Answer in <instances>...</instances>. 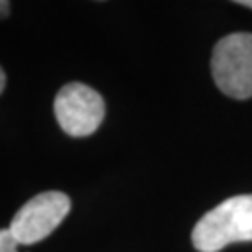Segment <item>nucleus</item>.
Here are the masks:
<instances>
[{
	"label": "nucleus",
	"instance_id": "obj_7",
	"mask_svg": "<svg viewBox=\"0 0 252 252\" xmlns=\"http://www.w3.org/2000/svg\"><path fill=\"white\" fill-rule=\"evenodd\" d=\"M4 86H6V73H4V69L0 67V94H2V90H4Z\"/></svg>",
	"mask_w": 252,
	"mask_h": 252
},
{
	"label": "nucleus",
	"instance_id": "obj_4",
	"mask_svg": "<svg viewBox=\"0 0 252 252\" xmlns=\"http://www.w3.org/2000/svg\"><path fill=\"white\" fill-rule=\"evenodd\" d=\"M54 116L63 133L69 136H88L103 124L105 101L90 86L69 82L54 99Z\"/></svg>",
	"mask_w": 252,
	"mask_h": 252
},
{
	"label": "nucleus",
	"instance_id": "obj_2",
	"mask_svg": "<svg viewBox=\"0 0 252 252\" xmlns=\"http://www.w3.org/2000/svg\"><path fill=\"white\" fill-rule=\"evenodd\" d=\"M217 88L234 97H252V34L237 32L217 41L211 56Z\"/></svg>",
	"mask_w": 252,
	"mask_h": 252
},
{
	"label": "nucleus",
	"instance_id": "obj_3",
	"mask_svg": "<svg viewBox=\"0 0 252 252\" xmlns=\"http://www.w3.org/2000/svg\"><path fill=\"white\" fill-rule=\"evenodd\" d=\"M71 209V200L65 192L47 190L28 200L11 219L9 232L19 245H34L43 241L60 226Z\"/></svg>",
	"mask_w": 252,
	"mask_h": 252
},
{
	"label": "nucleus",
	"instance_id": "obj_6",
	"mask_svg": "<svg viewBox=\"0 0 252 252\" xmlns=\"http://www.w3.org/2000/svg\"><path fill=\"white\" fill-rule=\"evenodd\" d=\"M9 15V0H0V19Z\"/></svg>",
	"mask_w": 252,
	"mask_h": 252
},
{
	"label": "nucleus",
	"instance_id": "obj_1",
	"mask_svg": "<svg viewBox=\"0 0 252 252\" xmlns=\"http://www.w3.org/2000/svg\"><path fill=\"white\" fill-rule=\"evenodd\" d=\"M243 241H252V194L220 202L192 230V245L200 252H219L228 245Z\"/></svg>",
	"mask_w": 252,
	"mask_h": 252
},
{
	"label": "nucleus",
	"instance_id": "obj_5",
	"mask_svg": "<svg viewBox=\"0 0 252 252\" xmlns=\"http://www.w3.org/2000/svg\"><path fill=\"white\" fill-rule=\"evenodd\" d=\"M17 239L9 232V228L0 230V252H17Z\"/></svg>",
	"mask_w": 252,
	"mask_h": 252
},
{
	"label": "nucleus",
	"instance_id": "obj_8",
	"mask_svg": "<svg viewBox=\"0 0 252 252\" xmlns=\"http://www.w3.org/2000/svg\"><path fill=\"white\" fill-rule=\"evenodd\" d=\"M234 2H237V4H243V6H247V8L252 9V0H234Z\"/></svg>",
	"mask_w": 252,
	"mask_h": 252
}]
</instances>
